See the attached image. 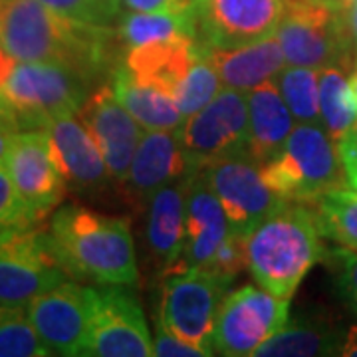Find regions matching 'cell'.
I'll use <instances>...</instances> for the list:
<instances>
[{
    "label": "cell",
    "mask_w": 357,
    "mask_h": 357,
    "mask_svg": "<svg viewBox=\"0 0 357 357\" xmlns=\"http://www.w3.org/2000/svg\"><path fill=\"white\" fill-rule=\"evenodd\" d=\"M115 38L112 26L66 18L38 0H6L0 16V46L16 62L66 66L93 84L117 70Z\"/></svg>",
    "instance_id": "cell-1"
},
{
    "label": "cell",
    "mask_w": 357,
    "mask_h": 357,
    "mask_svg": "<svg viewBox=\"0 0 357 357\" xmlns=\"http://www.w3.org/2000/svg\"><path fill=\"white\" fill-rule=\"evenodd\" d=\"M48 234L68 276L103 286L137 284L135 246L126 218L68 204L54 215Z\"/></svg>",
    "instance_id": "cell-2"
},
{
    "label": "cell",
    "mask_w": 357,
    "mask_h": 357,
    "mask_svg": "<svg viewBox=\"0 0 357 357\" xmlns=\"http://www.w3.org/2000/svg\"><path fill=\"white\" fill-rule=\"evenodd\" d=\"M314 204L286 201L248 232V270L264 290L290 300L324 256Z\"/></svg>",
    "instance_id": "cell-3"
},
{
    "label": "cell",
    "mask_w": 357,
    "mask_h": 357,
    "mask_svg": "<svg viewBox=\"0 0 357 357\" xmlns=\"http://www.w3.org/2000/svg\"><path fill=\"white\" fill-rule=\"evenodd\" d=\"M262 178L284 201L312 204L324 192L347 187L337 143L324 126L296 123L282 151L260 165Z\"/></svg>",
    "instance_id": "cell-4"
},
{
    "label": "cell",
    "mask_w": 357,
    "mask_h": 357,
    "mask_svg": "<svg viewBox=\"0 0 357 357\" xmlns=\"http://www.w3.org/2000/svg\"><path fill=\"white\" fill-rule=\"evenodd\" d=\"M286 64L344 70L356 58L345 0H284L276 32Z\"/></svg>",
    "instance_id": "cell-5"
},
{
    "label": "cell",
    "mask_w": 357,
    "mask_h": 357,
    "mask_svg": "<svg viewBox=\"0 0 357 357\" xmlns=\"http://www.w3.org/2000/svg\"><path fill=\"white\" fill-rule=\"evenodd\" d=\"M93 82L74 70L48 62H16L2 86L20 129H44L52 119L77 115Z\"/></svg>",
    "instance_id": "cell-6"
},
{
    "label": "cell",
    "mask_w": 357,
    "mask_h": 357,
    "mask_svg": "<svg viewBox=\"0 0 357 357\" xmlns=\"http://www.w3.org/2000/svg\"><path fill=\"white\" fill-rule=\"evenodd\" d=\"M229 286L230 282L203 268L169 274L163 282L157 319L169 332L197 347L203 357L213 356L215 324Z\"/></svg>",
    "instance_id": "cell-7"
},
{
    "label": "cell",
    "mask_w": 357,
    "mask_h": 357,
    "mask_svg": "<svg viewBox=\"0 0 357 357\" xmlns=\"http://www.w3.org/2000/svg\"><path fill=\"white\" fill-rule=\"evenodd\" d=\"M18 195V227H34L50 215L64 197L66 178L56 163L46 129L14 133L4 159Z\"/></svg>",
    "instance_id": "cell-8"
},
{
    "label": "cell",
    "mask_w": 357,
    "mask_h": 357,
    "mask_svg": "<svg viewBox=\"0 0 357 357\" xmlns=\"http://www.w3.org/2000/svg\"><path fill=\"white\" fill-rule=\"evenodd\" d=\"M66 276L52 252L48 232L34 227H8L0 232V304L28 306Z\"/></svg>",
    "instance_id": "cell-9"
},
{
    "label": "cell",
    "mask_w": 357,
    "mask_h": 357,
    "mask_svg": "<svg viewBox=\"0 0 357 357\" xmlns=\"http://www.w3.org/2000/svg\"><path fill=\"white\" fill-rule=\"evenodd\" d=\"M288 306L290 300L268 292L262 286H244L227 296L213 333L215 354L255 356L260 345L286 326Z\"/></svg>",
    "instance_id": "cell-10"
},
{
    "label": "cell",
    "mask_w": 357,
    "mask_h": 357,
    "mask_svg": "<svg viewBox=\"0 0 357 357\" xmlns=\"http://www.w3.org/2000/svg\"><path fill=\"white\" fill-rule=\"evenodd\" d=\"M248 98L244 91L225 88L199 114L185 119L181 137L192 169L211 161L248 153Z\"/></svg>",
    "instance_id": "cell-11"
},
{
    "label": "cell",
    "mask_w": 357,
    "mask_h": 357,
    "mask_svg": "<svg viewBox=\"0 0 357 357\" xmlns=\"http://www.w3.org/2000/svg\"><path fill=\"white\" fill-rule=\"evenodd\" d=\"M195 44L229 50L276 32L284 0H191Z\"/></svg>",
    "instance_id": "cell-12"
},
{
    "label": "cell",
    "mask_w": 357,
    "mask_h": 357,
    "mask_svg": "<svg viewBox=\"0 0 357 357\" xmlns=\"http://www.w3.org/2000/svg\"><path fill=\"white\" fill-rule=\"evenodd\" d=\"M79 356H155L153 337L147 330L145 314L137 298L123 286H105L96 292L88 335Z\"/></svg>",
    "instance_id": "cell-13"
},
{
    "label": "cell",
    "mask_w": 357,
    "mask_h": 357,
    "mask_svg": "<svg viewBox=\"0 0 357 357\" xmlns=\"http://www.w3.org/2000/svg\"><path fill=\"white\" fill-rule=\"evenodd\" d=\"M201 169L225 206L232 229L250 232L286 203L264 183L260 165L250 155L211 161Z\"/></svg>",
    "instance_id": "cell-14"
},
{
    "label": "cell",
    "mask_w": 357,
    "mask_h": 357,
    "mask_svg": "<svg viewBox=\"0 0 357 357\" xmlns=\"http://www.w3.org/2000/svg\"><path fill=\"white\" fill-rule=\"evenodd\" d=\"M93 288L62 282L34 298L26 310L52 356H79L96 302Z\"/></svg>",
    "instance_id": "cell-15"
},
{
    "label": "cell",
    "mask_w": 357,
    "mask_h": 357,
    "mask_svg": "<svg viewBox=\"0 0 357 357\" xmlns=\"http://www.w3.org/2000/svg\"><path fill=\"white\" fill-rule=\"evenodd\" d=\"M77 117L98 143L112 177L128 181L129 169L145 131L115 98L109 84L89 96L77 112Z\"/></svg>",
    "instance_id": "cell-16"
},
{
    "label": "cell",
    "mask_w": 357,
    "mask_h": 357,
    "mask_svg": "<svg viewBox=\"0 0 357 357\" xmlns=\"http://www.w3.org/2000/svg\"><path fill=\"white\" fill-rule=\"evenodd\" d=\"M230 220L225 206L213 191L203 169L192 171L187 189V218H185V246L169 274H181L195 268H204L218 246L230 232Z\"/></svg>",
    "instance_id": "cell-17"
},
{
    "label": "cell",
    "mask_w": 357,
    "mask_h": 357,
    "mask_svg": "<svg viewBox=\"0 0 357 357\" xmlns=\"http://www.w3.org/2000/svg\"><path fill=\"white\" fill-rule=\"evenodd\" d=\"M192 169L185 151L181 129L145 131L129 169L128 181L133 195L147 199L161 187L187 177Z\"/></svg>",
    "instance_id": "cell-18"
},
{
    "label": "cell",
    "mask_w": 357,
    "mask_h": 357,
    "mask_svg": "<svg viewBox=\"0 0 357 357\" xmlns=\"http://www.w3.org/2000/svg\"><path fill=\"white\" fill-rule=\"evenodd\" d=\"M52 151L66 183L77 189H93L112 177L98 143L76 115L56 117L46 126Z\"/></svg>",
    "instance_id": "cell-19"
},
{
    "label": "cell",
    "mask_w": 357,
    "mask_h": 357,
    "mask_svg": "<svg viewBox=\"0 0 357 357\" xmlns=\"http://www.w3.org/2000/svg\"><path fill=\"white\" fill-rule=\"evenodd\" d=\"M191 173L181 181L161 187L149 197L145 238L149 252L163 274L173 268L185 246L187 189Z\"/></svg>",
    "instance_id": "cell-20"
},
{
    "label": "cell",
    "mask_w": 357,
    "mask_h": 357,
    "mask_svg": "<svg viewBox=\"0 0 357 357\" xmlns=\"http://www.w3.org/2000/svg\"><path fill=\"white\" fill-rule=\"evenodd\" d=\"M225 88L248 93L250 89L274 82L286 68L280 40L276 34L229 50H206Z\"/></svg>",
    "instance_id": "cell-21"
},
{
    "label": "cell",
    "mask_w": 357,
    "mask_h": 357,
    "mask_svg": "<svg viewBox=\"0 0 357 357\" xmlns=\"http://www.w3.org/2000/svg\"><path fill=\"white\" fill-rule=\"evenodd\" d=\"M197 54L199 48L189 36L155 40L126 52L121 68L141 82H149L175 96Z\"/></svg>",
    "instance_id": "cell-22"
},
{
    "label": "cell",
    "mask_w": 357,
    "mask_h": 357,
    "mask_svg": "<svg viewBox=\"0 0 357 357\" xmlns=\"http://www.w3.org/2000/svg\"><path fill=\"white\" fill-rule=\"evenodd\" d=\"M248 98V153L258 165L280 153L296 128L292 112L274 82L250 89Z\"/></svg>",
    "instance_id": "cell-23"
},
{
    "label": "cell",
    "mask_w": 357,
    "mask_h": 357,
    "mask_svg": "<svg viewBox=\"0 0 357 357\" xmlns=\"http://www.w3.org/2000/svg\"><path fill=\"white\" fill-rule=\"evenodd\" d=\"M109 88L145 131L183 128L185 117L178 109L175 96L167 89L141 82L128 74L121 66H117L109 77Z\"/></svg>",
    "instance_id": "cell-24"
},
{
    "label": "cell",
    "mask_w": 357,
    "mask_h": 357,
    "mask_svg": "<svg viewBox=\"0 0 357 357\" xmlns=\"http://www.w3.org/2000/svg\"><path fill=\"white\" fill-rule=\"evenodd\" d=\"M344 330L326 319L294 318L256 349L258 357L340 356Z\"/></svg>",
    "instance_id": "cell-25"
},
{
    "label": "cell",
    "mask_w": 357,
    "mask_h": 357,
    "mask_svg": "<svg viewBox=\"0 0 357 357\" xmlns=\"http://www.w3.org/2000/svg\"><path fill=\"white\" fill-rule=\"evenodd\" d=\"M117 36L126 50L149 44L155 40L175 38V36H189L195 40L191 2L175 10L126 14L117 30Z\"/></svg>",
    "instance_id": "cell-26"
},
{
    "label": "cell",
    "mask_w": 357,
    "mask_h": 357,
    "mask_svg": "<svg viewBox=\"0 0 357 357\" xmlns=\"http://www.w3.org/2000/svg\"><path fill=\"white\" fill-rule=\"evenodd\" d=\"M319 114L321 126L335 143L357 128V100L349 79L340 68L319 72Z\"/></svg>",
    "instance_id": "cell-27"
},
{
    "label": "cell",
    "mask_w": 357,
    "mask_h": 357,
    "mask_svg": "<svg viewBox=\"0 0 357 357\" xmlns=\"http://www.w3.org/2000/svg\"><path fill=\"white\" fill-rule=\"evenodd\" d=\"M314 204L321 236L357 250V192L349 187L324 192Z\"/></svg>",
    "instance_id": "cell-28"
},
{
    "label": "cell",
    "mask_w": 357,
    "mask_h": 357,
    "mask_svg": "<svg viewBox=\"0 0 357 357\" xmlns=\"http://www.w3.org/2000/svg\"><path fill=\"white\" fill-rule=\"evenodd\" d=\"M319 72L314 68L288 66L278 76L274 84L292 112L296 123H316L321 126L319 114Z\"/></svg>",
    "instance_id": "cell-29"
},
{
    "label": "cell",
    "mask_w": 357,
    "mask_h": 357,
    "mask_svg": "<svg viewBox=\"0 0 357 357\" xmlns=\"http://www.w3.org/2000/svg\"><path fill=\"white\" fill-rule=\"evenodd\" d=\"M50 349L42 342L26 306L0 304V357H46Z\"/></svg>",
    "instance_id": "cell-30"
},
{
    "label": "cell",
    "mask_w": 357,
    "mask_h": 357,
    "mask_svg": "<svg viewBox=\"0 0 357 357\" xmlns=\"http://www.w3.org/2000/svg\"><path fill=\"white\" fill-rule=\"evenodd\" d=\"M220 86H222V82H220V76H218L208 52L199 48L195 62L175 93V100H177L183 117L189 119L191 115L199 114L203 107H206L218 96Z\"/></svg>",
    "instance_id": "cell-31"
},
{
    "label": "cell",
    "mask_w": 357,
    "mask_h": 357,
    "mask_svg": "<svg viewBox=\"0 0 357 357\" xmlns=\"http://www.w3.org/2000/svg\"><path fill=\"white\" fill-rule=\"evenodd\" d=\"M243 268H248V232L230 229L227 238L218 246L217 255L203 270L217 274L222 280L232 282Z\"/></svg>",
    "instance_id": "cell-32"
},
{
    "label": "cell",
    "mask_w": 357,
    "mask_h": 357,
    "mask_svg": "<svg viewBox=\"0 0 357 357\" xmlns=\"http://www.w3.org/2000/svg\"><path fill=\"white\" fill-rule=\"evenodd\" d=\"M54 13L88 24L112 26L119 8L107 0H38Z\"/></svg>",
    "instance_id": "cell-33"
},
{
    "label": "cell",
    "mask_w": 357,
    "mask_h": 357,
    "mask_svg": "<svg viewBox=\"0 0 357 357\" xmlns=\"http://www.w3.org/2000/svg\"><path fill=\"white\" fill-rule=\"evenodd\" d=\"M328 255L332 270L335 272L337 290L357 316V250L340 246Z\"/></svg>",
    "instance_id": "cell-34"
},
{
    "label": "cell",
    "mask_w": 357,
    "mask_h": 357,
    "mask_svg": "<svg viewBox=\"0 0 357 357\" xmlns=\"http://www.w3.org/2000/svg\"><path fill=\"white\" fill-rule=\"evenodd\" d=\"M153 354L159 357H203L197 347L183 342L173 332H169L159 319H157V330L153 337Z\"/></svg>",
    "instance_id": "cell-35"
},
{
    "label": "cell",
    "mask_w": 357,
    "mask_h": 357,
    "mask_svg": "<svg viewBox=\"0 0 357 357\" xmlns=\"http://www.w3.org/2000/svg\"><path fill=\"white\" fill-rule=\"evenodd\" d=\"M20 206L13 178L4 163L0 165V232L8 227H18Z\"/></svg>",
    "instance_id": "cell-36"
},
{
    "label": "cell",
    "mask_w": 357,
    "mask_h": 357,
    "mask_svg": "<svg viewBox=\"0 0 357 357\" xmlns=\"http://www.w3.org/2000/svg\"><path fill=\"white\" fill-rule=\"evenodd\" d=\"M337 151L342 157V165L345 171L347 187L357 192V133L356 129L347 131L342 139L337 141Z\"/></svg>",
    "instance_id": "cell-37"
},
{
    "label": "cell",
    "mask_w": 357,
    "mask_h": 357,
    "mask_svg": "<svg viewBox=\"0 0 357 357\" xmlns=\"http://www.w3.org/2000/svg\"><path fill=\"white\" fill-rule=\"evenodd\" d=\"M191 0H119V8L129 13H161V10H175Z\"/></svg>",
    "instance_id": "cell-38"
},
{
    "label": "cell",
    "mask_w": 357,
    "mask_h": 357,
    "mask_svg": "<svg viewBox=\"0 0 357 357\" xmlns=\"http://www.w3.org/2000/svg\"><path fill=\"white\" fill-rule=\"evenodd\" d=\"M345 16H347V28H349V36H351L357 64V0L356 2H345Z\"/></svg>",
    "instance_id": "cell-39"
},
{
    "label": "cell",
    "mask_w": 357,
    "mask_h": 357,
    "mask_svg": "<svg viewBox=\"0 0 357 357\" xmlns=\"http://www.w3.org/2000/svg\"><path fill=\"white\" fill-rule=\"evenodd\" d=\"M14 133H18V129L8 126V123H0V165L4 163L6 153L10 149V143H13Z\"/></svg>",
    "instance_id": "cell-40"
},
{
    "label": "cell",
    "mask_w": 357,
    "mask_h": 357,
    "mask_svg": "<svg viewBox=\"0 0 357 357\" xmlns=\"http://www.w3.org/2000/svg\"><path fill=\"white\" fill-rule=\"evenodd\" d=\"M340 356L357 357V326H351L344 332V342H342Z\"/></svg>",
    "instance_id": "cell-41"
},
{
    "label": "cell",
    "mask_w": 357,
    "mask_h": 357,
    "mask_svg": "<svg viewBox=\"0 0 357 357\" xmlns=\"http://www.w3.org/2000/svg\"><path fill=\"white\" fill-rule=\"evenodd\" d=\"M0 123H8V126H13V128L20 131V126H18V119H16L13 105L6 102V98L2 96V91H0Z\"/></svg>",
    "instance_id": "cell-42"
},
{
    "label": "cell",
    "mask_w": 357,
    "mask_h": 357,
    "mask_svg": "<svg viewBox=\"0 0 357 357\" xmlns=\"http://www.w3.org/2000/svg\"><path fill=\"white\" fill-rule=\"evenodd\" d=\"M14 64H16V60L0 46V89H2L4 82L10 76V72L14 70Z\"/></svg>",
    "instance_id": "cell-43"
},
{
    "label": "cell",
    "mask_w": 357,
    "mask_h": 357,
    "mask_svg": "<svg viewBox=\"0 0 357 357\" xmlns=\"http://www.w3.org/2000/svg\"><path fill=\"white\" fill-rule=\"evenodd\" d=\"M349 84H351V89H354V93H356V100H357V64L354 68V74L349 77Z\"/></svg>",
    "instance_id": "cell-44"
},
{
    "label": "cell",
    "mask_w": 357,
    "mask_h": 357,
    "mask_svg": "<svg viewBox=\"0 0 357 357\" xmlns=\"http://www.w3.org/2000/svg\"><path fill=\"white\" fill-rule=\"evenodd\" d=\"M4 6H6V0H0V16H2V10H4Z\"/></svg>",
    "instance_id": "cell-45"
},
{
    "label": "cell",
    "mask_w": 357,
    "mask_h": 357,
    "mask_svg": "<svg viewBox=\"0 0 357 357\" xmlns=\"http://www.w3.org/2000/svg\"><path fill=\"white\" fill-rule=\"evenodd\" d=\"M107 2H112V4H115V6L119 8V0H107Z\"/></svg>",
    "instance_id": "cell-46"
},
{
    "label": "cell",
    "mask_w": 357,
    "mask_h": 357,
    "mask_svg": "<svg viewBox=\"0 0 357 357\" xmlns=\"http://www.w3.org/2000/svg\"><path fill=\"white\" fill-rule=\"evenodd\" d=\"M345 2H356V0H345Z\"/></svg>",
    "instance_id": "cell-47"
},
{
    "label": "cell",
    "mask_w": 357,
    "mask_h": 357,
    "mask_svg": "<svg viewBox=\"0 0 357 357\" xmlns=\"http://www.w3.org/2000/svg\"><path fill=\"white\" fill-rule=\"evenodd\" d=\"M356 133H357V128H356Z\"/></svg>",
    "instance_id": "cell-48"
}]
</instances>
